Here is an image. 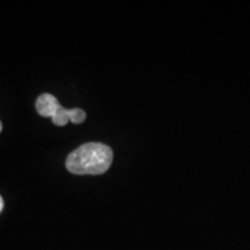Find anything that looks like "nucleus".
<instances>
[{"instance_id": "obj_1", "label": "nucleus", "mask_w": 250, "mask_h": 250, "mask_svg": "<svg viewBox=\"0 0 250 250\" xmlns=\"http://www.w3.org/2000/svg\"><path fill=\"white\" fill-rule=\"evenodd\" d=\"M112 149L101 143H87L73 151L66 159V168L72 174L100 175L110 168Z\"/></svg>"}, {"instance_id": "obj_4", "label": "nucleus", "mask_w": 250, "mask_h": 250, "mask_svg": "<svg viewBox=\"0 0 250 250\" xmlns=\"http://www.w3.org/2000/svg\"><path fill=\"white\" fill-rule=\"evenodd\" d=\"M68 116H70V122L72 123L80 124L86 120V112L79 108L68 109Z\"/></svg>"}, {"instance_id": "obj_2", "label": "nucleus", "mask_w": 250, "mask_h": 250, "mask_svg": "<svg viewBox=\"0 0 250 250\" xmlns=\"http://www.w3.org/2000/svg\"><path fill=\"white\" fill-rule=\"evenodd\" d=\"M62 104L51 94H42L36 101V110L43 117H54Z\"/></svg>"}, {"instance_id": "obj_5", "label": "nucleus", "mask_w": 250, "mask_h": 250, "mask_svg": "<svg viewBox=\"0 0 250 250\" xmlns=\"http://www.w3.org/2000/svg\"><path fill=\"white\" fill-rule=\"evenodd\" d=\"M2 208H4V201H2L1 196H0V212H1V210H2Z\"/></svg>"}, {"instance_id": "obj_6", "label": "nucleus", "mask_w": 250, "mask_h": 250, "mask_svg": "<svg viewBox=\"0 0 250 250\" xmlns=\"http://www.w3.org/2000/svg\"><path fill=\"white\" fill-rule=\"evenodd\" d=\"M1 130H2V124H1V122H0V132H1Z\"/></svg>"}, {"instance_id": "obj_3", "label": "nucleus", "mask_w": 250, "mask_h": 250, "mask_svg": "<svg viewBox=\"0 0 250 250\" xmlns=\"http://www.w3.org/2000/svg\"><path fill=\"white\" fill-rule=\"evenodd\" d=\"M52 122H54L55 125H58V126H64V125H66L68 122H70L68 109L64 108L62 105V107L57 110V112L54 115V117H52Z\"/></svg>"}]
</instances>
